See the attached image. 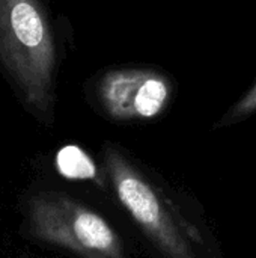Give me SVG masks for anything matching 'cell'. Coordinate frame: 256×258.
I'll return each instance as SVG.
<instances>
[{
    "label": "cell",
    "mask_w": 256,
    "mask_h": 258,
    "mask_svg": "<svg viewBox=\"0 0 256 258\" xmlns=\"http://www.w3.org/2000/svg\"><path fill=\"white\" fill-rule=\"evenodd\" d=\"M0 59L24 101L48 112L56 51L38 0H0Z\"/></svg>",
    "instance_id": "cell-1"
},
{
    "label": "cell",
    "mask_w": 256,
    "mask_h": 258,
    "mask_svg": "<svg viewBox=\"0 0 256 258\" xmlns=\"http://www.w3.org/2000/svg\"><path fill=\"white\" fill-rule=\"evenodd\" d=\"M107 168L119 201L155 243L170 258H192L157 194L115 150L107 151Z\"/></svg>",
    "instance_id": "cell-2"
},
{
    "label": "cell",
    "mask_w": 256,
    "mask_h": 258,
    "mask_svg": "<svg viewBox=\"0 0 256 258\" xmlns=\"http://www.w3.org/2000/svg\"><path fill=\"white\" fill-rule=\"evenodd\" d=\"M38 227L42 237L97 257L121 258V243L110 225L97 213L68 200L42 204L38 210Z\"/></svg>",
    "instance_id": "cell-3"
},
{
    "label": "cell",
    "mask_w": 256,
    "mask_h": 258,
    "mask_svg": "<svg viewBox=\"0 0 256 258\" xmlns=\"http://www.w3.org/2000/svg\"><path fill=\"white\" fill-rule=\"evenodd\" d=\"M100 98L115 119H148L169 101V82L151 70H119L104 76Z\"/></svg>",
    "instance_id": "cell-4"
},
{
    "label": "cell",
    "mask_w": 256,
    "mask_h": 258,
    "mask_svg": "<svg viewBox=\"0 0 256 258\" xmlns=\"http://www.w3.org/2000/svg\"><path fill=\"white\" fill-rule=\"evenodd\" d=\"M59 172L69 180H95L97 166L94 160L78 147L66 145L56 156Z\"/></svg>",
    "instance_id": "cell-5"
},
{
    "label": "cell",
    "mask_w": 256,
    "mask_h": 258,
    "mask_svg": "<svg viewBox=\"0 0 256 258\" xmlns=\"http://www.w3.org/2000/svg\"><path fill=\"white\" fill-rule=\"evenodd\" d=\"M256 110V85L232 107V110H229V113L225 116L226 122H235L247 115H250L252 112Z\"/></svg>",
    "instance_id": "cell-6"
}]
</instances>
